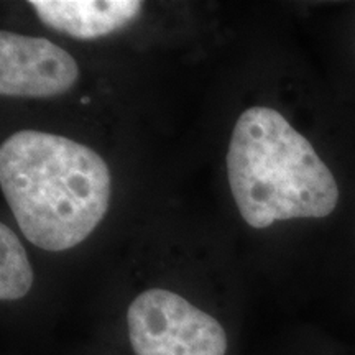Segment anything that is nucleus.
Wrapping results in <instances>:
<instances>
[{"label":"nucleus","instance_id":"obj_1","mask_svg":"<svg viewBox=\"0 0 355 355\" xmlns=\"http://www.w3.org/2000/svg\"><path fill=\"white\" fill-rule=\"evenodd\" d=\"M0 186L28 242L63 252L86 241L109 209L107 163L89 146L20 130L0 146Z\"/></svg>","mask_w":355,"mask_h":355},{"label":"nucleus","instance_id":"obj_6","mask_svg":"<svg viewBox=\"0 0 355 355\" xmlns=\"http://www.w3.org/2000/svg\"><path fill=\"white\" fill-rule=\"evenodd\" d=\"M33 285V270L19 237L6 224L0 225V300L26 296Z\"/></svg>","mask_w":355,"mask_h":355},{"label":"nucleus","instance_id":"obj_4","mask_svg":"<svg viewBox=\"0 0 355 355\" xmlns=\"http://www.w3.org/2000/svg\"><path fill=\"white\" fill-rule=\"evenodd\" d=\"M79 78L74 58L50 40L12 32L0 33V94L55 97Z\"/></svg>","mask_w":355,"mask_h":355},{"label":"nucleus","instance_id":"obj_2","mask_svg":"<svg viewBox=\"0 0 355 355\" xmlns=\"http://www.w3.org/2000/svg\"><path fill=\"white\" fill-rule=\"evenodd\" d=\"M227 173L239 212L255 229L277 220L321 219L339 201L334 175L275 109L241 114L230 137Z\"/></svg>","mask_w":355,"mask_h":355},{"label":"nucleus","instance_id":"obj_3","mask_svg":"<svg viewBox=\"0 0 355 355\" xmlns=\"http://www.w3.org/2000/svg\"><path fill=\"white\" fill-rule=\"evenodd\" d=\"M127 329L137 355H225L220 322L176 293L152 288L127 309Z\"/></svg>","mask_w":355,"mask_h":355},{"label":"nucleus","instance_id":"obj_5","mask_svg":"<svg viewBox=\"0 0 355 355\" xmlns=\"http://www.w3.org/2000/svg\"><path fill=\"white\" fill-rule=\"evenodd\" d=\"M30 7L53 30L78 40H96L132 24L144 3L137 0H32Z\"/></svg>","mask_w":355,"mask_h":355}]
</instances>
